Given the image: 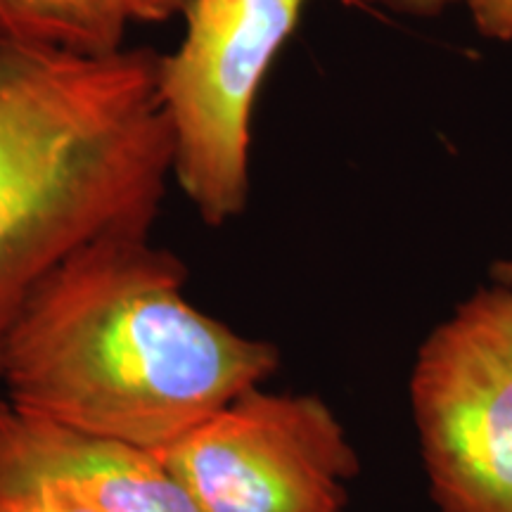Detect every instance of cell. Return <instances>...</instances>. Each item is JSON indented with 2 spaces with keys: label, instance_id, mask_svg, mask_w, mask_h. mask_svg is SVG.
Returning <instances> with one entry per match:
<instances>
[{
  "label": "cell",
  "instance_id": "cell-9",
  "mask_svg": "<svg viewBox=\"0 0 512 512\" xmlns=\"http://www.w3.org/2000/svg\"><path fill=\"white\" fill-rule=\"evenodd\" d=\"M479 34L512 43V0H465Z\"/></svg>",
  "mask_w": 512,
  "mask_h": 512
},
{
  "label": "cell",
  "instance_id": "cell-1",
  "mask_svg": "<svg viewBox=\"0 0 512 512\" xmlns=\"http://www.w3.org/2000/svg\"><path fill=\"white\" fill-rule=\"evenodd\" d=\"M150 233L88 242L36 287L0 356L5 399L57 425L164 451L280 366V351L185 297Z\"/></svg>",
  "mask_w": 512,
  "mask_h": 512
},
{
  "label": "cell",
  "instance_id": "cell-3",
  "mask_svg": "<svg viewBox=\"0 0 512 512\" xmlns=\"http://www.w3.org/2000/svg\"><path fill=\"white\" fill-rule=\"evenodd\" d=\"M306 3L190 0L181 46L162 55L159 93L174 133V181L211 228L247 207L256 100Z\"/></svg>",
  "mask_w": 512,
  "mask_h": 512
},
{
  "label": "cell",
  "instance_id": "cell-2",
  "mask_svg": "<svg viewBox=\"0 0 512 512\" xmlns=\"http://www.w3.org/2000/svg\"><path fill=\"white\" fill-rule=\"evenodd\" d=\"M162 53L0 46V356L29 297L67 256L150 233L174 178Z\"/></svg>",
  "mask_w": 512,
  "mask_h": 512
},
{
  "label": "cell",
  "instance_id": "cell-7",
  "mask_svg": "<svg viewBox=\"0 0 512 512\" xmlns=\"http://www.w3.org/2000/svg\"><path fill=\"white\" fill-rule=\"evenodd\" d=\"M121 0H0V46L107 55L126 48Z\"/></svg>",
  "mask_w": 512,
  "mask_h": 512
},
{
  "label": "cell",
  "instance_id": "cell-10",
  "mask_svg": "<svg viewBox=\"0 0 512 512\" xmlns=\"http://www.w3.org/2000/svg\"><path fill=\"white\" fill-rule=\"evenodd\" d=\"M190 0H121L128 19L138 24H164L183 17Z\"/></svg>",
  "mask_w": 512,
  "mask_h": 512
},
{
  "label": "cell",
  "instance_id": "cell-6",
  "mask_svg": "<svg viewBox=\"0 0 512 512\" xmlns=\"http://www.w3.org/2000/svg\"><path fill=\"white\" fill-rule=\"evenodd\" d=\"M0 465L60 484L98 512H197L157 451L57 425L8 399Z\"/></svg>",
  "mask_w": 512,
  "mask_h": 512
},
{
  "label": "cell",
  "instance_id": "cell-8",
  "mask_svg": "<svg viewBox=\"0 0 512 512\" xmlns=\"http://www.w3.org/2000/svg\"><path fill=\"white\" fill-rule=\"evenodd\" d=\"M0 512H98L64 486L0 465Z\"/></svg>",
  "mask_w": 512,
  "mask_h": 512
},
{
  "label": "cell",
  "instance_id": "cell-4",
  "mask_svg": "<svg viewBox=\"0 0 512 512\" xmlns=\"http://www.w3.org/2000/svg\"><path fill=\"white\" fill-rule=\"evenodd\" d=\"M408 403L437 512H512V313L479 287L427 332Z\"/></svg>",
  "mask_w": 512,
  "mask_h": 512
},
{
  "label": "cell",
  "instance_id": "cell-5",
  "mask_svg": "<svg viewBox=\"0 0 512 512\" xmlns=\"http://www.w3.org/2000/svg\"><path fill=\"white\" fill-rule=\"evenodd\" d=\"M197 512H347L361 472L316 394H240L159 451Z\"/></svg>",
  "mask_w": 512,
  "mask_h": 512
},
{
  "label": "cell",
  "instance_id": "cell-12",
  "mask_svg": "<svg viewBox=\"0 0 512 512\" xmlns=\"http://www.w3.org/2000/svg\"><path fill=\"white\" fill-rule=\"evenodd\" d=\"M491 278H494V283L505 285V292H508V306L512 313V261H498V264L491 266Z\"/></svg>",
  "mask_w": 512,
  "mask_h": 512
},
{
  "label": "cell",
  "instance_id": "cell-11",
  "mask_svg": "<svg viewBox=\"0 0 512 512\" xmlns=\"http://www.w3.org/2000/svg\"><path fill=\"white\" fill-rule=\"evenodd\" d=\"M354 8H382L403 17H437L460 0H351Z\"/></svg>",
  "mask_w": 512,
  "mask_h": 512
}]
</instances>
